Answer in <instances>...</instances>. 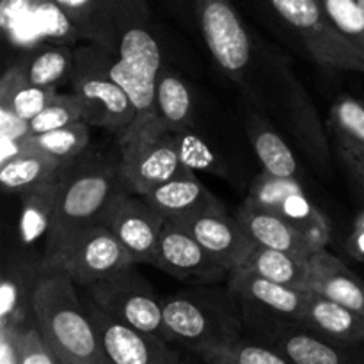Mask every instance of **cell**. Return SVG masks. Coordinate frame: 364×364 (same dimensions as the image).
<instances>
[{"mask_svg":"<svg viewBox=\"0 0 364 364\" xmlns=\"http://www.w3.org/2000/svg\"><path fill=\"white\" fill-rule=\"evenodd\" d=\"M124 191L119 162L82 156L64 167L55 212L43 245L45 267L55 265L78 235L102 224L109 206Z\"/></svg>","mask_w":364,"mask_h":364,"instance_id":"obj_1","label":"cell"},{"mask_svg":"<svg viewBox=\"0 0 364 364\" xmlns=\"http://www.w3.org/2000/svg\"><path fill=\"white\" fill-rule=\"evenodd\" d=\"M32 320L60 364H110L85 302L64 270L45 267L32 301Z\"/></svg>","mask_w":364,"mask_h":364,"instance_id":"obj_2","label":"cell"},{"mask_svg":"<svg viewBox=\"0 0 364 364\" xmlns=\"http://www.w3.org/2000/svg\"><path fill=\"white\" fill-rule=\"evenodd\" d=\"M244 306L230 288L196 284L164 299V340L191 352L244 338Z\"/></svg>","mask_w":364,"mask_h":364,"instance_id":"obj_3","label":"cell"},{"mask_svg":"<svg viewBox=\"0 0 364 364\" xmlns=\"http://www.w3.org/2000/svg\"><path fill=\"white\" fill-rule=\"evenodd\" d=\"M162 70V53L156 39L142 27L124 32L110 66V75L130 98L135 119L127 134L117 139L119 146L162 135L155 116L156 84Z\"/></svg>","mask_w":364,"mask_h":364,"instance_id":"obj_4","label":"cell"},{"mask_svg":"<svg viewBox=\"0 0 364 364\" xmlns=\"http://www.w3.org/2000/svg\"><path fill=\"white\" fill-rule=\"evenodd\" d=\"M116 50L92 43L75 52L71 75V92L80 98L84 117L89 127H100L123 137L135 119L130 98L110 75Z\"/></svg>","mask_w":364,"mask_h":364,"instance_id":"obj_5","label":"cell"},{"mask_svg":"<svg viewBox=\"0 0 364 364\" xmlns=\"http://www.w3.org/2000/svg\"><path fill=\"white\" fill-rule=\"evenodd\" d=\"M323 68L364 73V52L341 36L318 0H269Z\"/></svg>","mask_w":364,"mask_h":364,"instance_id":"obj_6","label":"cell"},{"mask_svg":"<svg viewBox=\"0 0 364 364\" xmlns=\"http://www.w3.org/2000/svg\"><path fill=\"white\" fill-rule=\"evenodd\" d=\"M134 267L87 287V297L110 318L164 338V299Z\"/></svg>","mask_w":364,"mask_h":364,"instance_id":"obj_7","label":"cell"},{"mask_svg":"<svg viewBox=\"0 0 364 364\" xmlns=\"http://www.w3.org/2000/svg\"><path fill=\"white\" fill-rule=\"evenodd\" d=\"M244 323L259 343L277 350L294 364H364V347L336 345L309 333L297 322L244 306Z\"/></svg>","mask_w":364,"mask_h":364,"instance_id":"obj_8","label":"cell"},{"mask_svg":"<svg viewBox=\"0 0 364 364\" xmlns=\"http://www.w3.org/2000/svg\"><path fill=\"white\" fill-rule=\"evenodd\" d=\"M117 162L124 188L141 198L188 171L181 164L176 134H162L121 144Z\"/></svg>","mask_w":364,"mask_h":364,"instance_id":"obj_9","label":"cell"},{"mask_svg":"<svg viewBox=\"0 0 364 364\" xmlns=\"http://www.w3.org/2000/svg\"><path fill=\"white\" fill-rule=\"evenodd\" d=\"M203 38L217 66L231 80L244 84L252 48L247 31L228 0H198Z\"/></svg>","mask_w":364,"mask_h":364,"instance_id":"obj_10","label":"cell"},{"mask_svg":"<svg viewBox=\"0 0 364 364\" xmlns=\"http://www.w3.org/2000/svg\"><path fill=\"white\" fill-rule=\"evenodd\" d=\"M167 220L141 196L121 192L103 217V226L117 238L135 265L155 267L156 247Z\"/></svg>","mask_w":364,"mask_h":364,"instance_id":"obj_11","label":"cell"},{"mask_svg":"<svg viewBox=\"0 0 364 364\" xmlns=\"http://www.w3.org/2000/svg\"><path fill=\"white\" fill-rule=\"evenodd\" d=\"M134 265V259L117 238L103 224H98L78 235L59 262L48 269L64 270L75 284L87 288Z\"/></svg>","mask_w":364,"mask_h":364,"instance_id":"obj_12","label":"cell"},{"mask_svg":"<svg viewBox=\"0 0 364 364\" xmlns=\"http://www.w3.org/2000/svg\"><path fill=\"white\" fill-rule=\"evenodd\" d=\"M89 316L98 333L105 358L110 364H183L176 348L155 334L142 333L110 318L91 299L85 302Z\"/></svg>","mask_w":364,"mask_h":364,"instance_id":"obj_13","label":"cell"},{"mask_svg":"<svg viewBox=\"0 0 364 364\" xmlns=\"http://www.w3.org/2000/svg\"><path fill=\"white\" fill-rule=\"evenodd\" d=\"M155 267L176 279L194 284H213L230 276L185 228L169 220L160 235Z\"/></svg>","mask_w":364,"mask_h":364,"instance_id":"obj_14","label":"cell"},{"mask_svg":"<svg viewBox=\"0 0 364 364\" xmlns=\"http://www.w3.org/2000/svg\"><path fill=\"white\" fill-rule=\"evenodd\" d=\"M174 224L185 228L228 272L244 267L256 245L237 217L230 215L220 203Z\"/></svg>","mask_w":364,"mask_h":364,"instance_id":"obj_15","label":"cell"},{"mask_svg":"<svg viewBox=\"0 0 364 364\" xmlns=\"http://www.w3.org/2000/svg\"><path fill=\"white\" fill-rule=\"evenodd\" d=\"M43 272V258H31L23 252H13L4 258L0 277V326H34L32 301Z\"/></svg>","mask_w":364,"mask_h":364,"instance_id":"obj_16","label":"cell"},{"mask_svg":"<svg viewBox=\"0 0 364 364\" xmlns=\"http://www.w3.org/2000/svg\"><path fill=\"white\" fill-rule=\"evenodd\" d=\"M228 288L237 295L245 308L277 316V318L301 322L308 304V291H299L283 284L272 283L247 269L231 270L226 279Z\"/></svg>","mask_w":364,"mask_h":364,"instance_id":"obj_17","label":"cell"},{"mask_svg":"<svg viewBox=\"0 0 364 364\" xmlns=\"http://www.w3.org/2000/svg\"><path fill=\"white\" fill-rule=\"evenodd\" d=\"M309 294L338 302L364 316V281L338 256L318 249L309 258Z\"/></svg>","mask_w":364,"mask_h":364,"instance_id":"obj_18","label":"cell"},{"mask_svg":"<svg viewBox=\"0 0 364 364\" xmlns=\"http://www.w3.org/2000/svg\"><path fill=\"white\" fill-rule=\"evenodd\" d=\"M299 326L343 347H364V316L338 302L309 294Z\"/></svg>","mask_w":364,"mask_h":364,"instance_id":"obj_19","label":"cell"},{"mask_svg":"<svg viewBox=\"0 0 364 364\" xmlns=\"http://www.w3.org/2000/svg\"><path fill=\"white\" fill-rule=\"evenodd\" d=\"M144 199L169 223H181L219 205L215 196L192 171H183L173 180L159 185Z\"/></svg>","mask_w":364,"mask_h":364,"instance_id":"obj_20","label":"cell"},{"mask_svg":"<svg viewBox=\"0 0 364 364\" xmlns=\"http://www.w3.org/2000/svg\"><path fill=\"white\" fill-rule=\"evenodd\" d=\"M235 217L244 226V230L247 231L256 245L288 252V255H294L297 258L306 259V262H309L311 255L315 252L313 245L277 213L242 203Z\"/></svg>","mask_w":364,"mask_h":364,"instance_id":"obj_21","label":"cell"},{"mask_svg":"<svg viewBox=\"0 0 364 364\" xmlns=\"http://www.w3.org/2000/svg\"><path fill=\"white\" fill-rule=\"evenodd\" d=\"M331 128L341 156L354 174L364 173V102L350 95L338 96L331 109Z\"/></svg>","mask_w":364,"mask_h":364,"instance_id":"obj_22","label":"cell"},{"mask_svg":"<svg viewBox=\"0 0 364 364\" xmlns=\"http://www.w3.org/2000/svg\"><path fill=\"white\" fill-rule=\"evenodd\" d=\"M64 167L68 166L23 144V149L14 159L0 164V185L6 192L23 194L25 191L59 178Z\"/></svg>","mask_w":364,"mask_h":364,"instance_id":"obj_23","label":"cell"},{"mask_svg":"<svg viewBox=\"0 0 364 364\" xmlns=\"http://www.w3.org/2000/svg\"><path fill=\"white\" fill-rule=\"evenodd\" d=\"M59 188L60 176L20 194L21 210L18 233H20V242L23 247H34L41 240L45 245L53 212H55Z\"/></svg>","mask_w":364,"mask_h":364,"instance_id":"obj_24","label":"cell"},{"mask_svg":"<svg viewBox=\"0 0 364 364\" xmlns=\"http://www.w3.org/2000/svg\"><path fill=\"white\" fill-rule=\"evenodd\" d=\"M155 116L162 134H181L192 121V92L178 75L162 70L156 84Z\"/></svg>","mask_w":364,"mask_h":364,"instance_id":"obj_25","label":"cell"},{"mask_svg":"<svg viewBox=\"0 0 364 364\" xmlns=\"http://www.w3.org/2000/svg\"><path fill=\"white\" fill-rule=\"evenodd\" d=\"M272 283L309 294V263L288 252L255 245L244 267Z\"/></svg>","mask_w":364,"mask_h":364,"instance_id":"obj_26","label":"cell"},{"mask_svg":"<svg viewBox=\"0 0 364 364\" xmlns=\"http://www.w3.org/2000/svg\"><path fill=\"white\" fill-rule=\"evenodd\" d=\"M57 95L55 89L31 84L20 64L9 68L0 80V107H6L25 121H32L41 114Z\"/></svg>","mask_w":364,"mask_h":364,"instance_id":"obj_27","label":"cell"},{"mask_svg":"<svg viewBox=\"0 0 364 364\" xmlns=\"http://www.w3.org/2000/svg\"><path fill=\"white\" fill-rule=\"evenodd\" d=\"M276 213L291 224L313 245L315 251L327 249L331 240V223L326 213L306 194V191L291 194Z\"/></svg>","mask_w":364,"mask_h":364,"instance_id":"obj_28","label":"cell"},{"mask_svg":"<svg viewBox=\"0 0 364 364\" xmlns=\"http://www.w3.org/2000/svg\"><path fill=\"white\" fill-rule=\"evenodd\" d=\"M249 135H251L256 156L262 162L265 173L277 178H295V180H299L297 159H295L290 146L284 142V139L277 132L256 121L249 128Z\"/></svg>","mask_w":364,"mask_h":364,"instance_id":"obj_29","label":"cell"},{"mask_svg":"<svg viewBox=\"0 0 364 364\" xmlns=\"http://www.w3.org/2000/svg\"><path fill=\"white\" fill-rule=\"evenodd\" d=\"M89 139H91V127L80 121V123L70 124V127L59 128V130L32 135L23 144L59 160L64 166H70L84 156L89 146Z\"/></svg>","mask_w":364,"mask_h":364,"instance_id":"obj_30","label":"cell"},{"mask_svg":"<svg viewBox=\"0 0 364 364\" xmlns=\"http://www.w3.org/2000/svg\"><path fill=\"white\" fill-rule=\"evenodd\" d=\"M20 68L31 84L57 91L59 85L71 80L75 68V52H71L66 46L39 50L25 63H21Z\"/></svg>","mask_w":364,"mask_h":364,"instance_id":"obj_31","label":"cell"},{"mask_svg":"<svg viewBox=\"0 0 364 364\" xmlns=\"http://www.w3.org/2000/svg\"><path fill=\"white\" fill-rule=\"evenodd\" d=\"M203 364H294L274 348L240 338L224 345H210L194 352Z\"/></svg>","mask_w":364,"mask_h":364,"instance_id":"obj_32","label":"cell"},{"mask_svg":"<svg viewBox=\"0 0 364 364\" xmlns=\"http://www.w3.org/2000/svg\"><path fill=\"white\" fill-rule=\"evenodd\" d=\"M301 191H304L301 180H295V178H277L262 171L255 178V181H252L244 203L255 206V208L276 213L279 206L291 194H297Z\"/></svg>","mask_w":364,"mask_h":364,"instance_id":"obj_33","label":"cell"},{"mask_svg":"<svg viewBox=\"0 0 364 364\" xmlns=\"http://www.w3.org/2000/svg\"><path fill=\"white\" fill-rule=\"evenodd\" d=\"M82 117H84V109H82L80 98L75 92H66V95L59 92L41 114L28 121L31 137L80 123Z\"/></svg>","mask_w":364,"mask_h":364,"instance_id":"obj_34","label":"cell"},{"mask_svg":"<svg viewBox=\"0 0 364 364\" xmlns=\"http://www.w3.org/2000/svg\"><path fill=\"white\" fill-rule=\"evenodd\" d=\"M334 27L364 52V14L358 0H318Z\"/></svg>","mask_w":364,"mask_h":364,"instance_id":"obj_35","label":"cell"},{"mask_svg":"<svg viewBox=\"0 0 364 364\" xmlns=\"http://www.w3.org/2000/svg\"><path fill=\"white\" fill-rule=\"evenodd\" d=\"M178 148H180V159L185 169L188 171H205L210 174H219V176H228L223 162L215 155L212 148L203 141L199 135L185 130L176 134Z\"/></svg>","mask_w":364,"mask_h":364,"instance_id":"obj_36","label":"cell"},{"mask_svg":"<svg viewBox=\"0 0 364 364\" xmlns=\"http://www.w3.org/2000/svg\"><path fill=\"white\" fill-rule=\"evenodd\" d=\"M32 16H34L39 32L43 36H50V38H64L75 28L73 21L70 20L66 11L57 6L53 0H46V2L34 6Z\"/></svg>","mask_w":364,"mask_h":364,"instance_id":"obj_37","label":"cell"},{"mask_svg":"<svg viewBox=\"0 0 364 364\" xmlns=\"http://www.w3.org/2000/svg\"><path fill=\"white\" fill-rule=\"evenodd\" d=\"M20 364H60L36 326H28L21 331Z\"/></svg>","mask_w":364,"mask_h":364,"instance_id":"obj_38","label":"cell"},{"mask_svg":"<svg viewBox=\"0 0 364 364\" xmlns=\"http://www.w3.org/2000/svg\"><path fill=\"white\" fill-rule=\"evenodd\" d=\"M34 11L32 0H2L0 2V25L4 31L14 32Z\"/></svg>","mask_w":364,"mask_h":364,"instance_id":"obj_39","label":"cell"},{"mask_svg":"<svg viewBox=\"0 0 364 364\" xmlns=\"http://www.w3.org/2000/svg\"><path fill=\"white\" fill-rule=\"evenodd\" d=\"M31 137L28 121L21 119L6 107H0V141L20 142L23 144Z\"/></svg>","mask_w":364,"mask_h":364,"instance_id":"obj_40","label":"cell"},{"mask_svg":"<svg viewBox=\"0 0 364 364\" xmlns=\"http://www.w3.org/2000/svg\"><path fill=\"white\" fill-rule=\"evenodd\" d=\"M23 329L0 326V364H20V336Z\"/></svg>","mask_w":364,"mask_h":364,"instance_id":"obj_41","label":"cell"},{"mask_svg":"<svg viewBox=\"0 0 364 364\" xmlns=\"http://www.w3.org/2000/svg\"><path fill=\"white\" fill-rule=\"evenodd\" d=\"M345 251L355 262L364 263V210L355 215L352 230L345 242Z\"/></svg>","mask_w":364,"mask_h":364,"instance_id":"obj_42","label":"cell"},{"mask_svg":"<svg viewBox=\"0 0 364 364\" xmlns=\"http://www.w3.org/2000/svg\"><path fill=\"white\" fill-rule=\"evenodd\" d=\"M53 2L63 7L68 16H70V20L73 21V25H77L82 20V16L89 11L92 0H53Z\"/></svg>","mask_w":364,"mask_h":364,"instance_id":"obj_43","label":"cell"},{"mask_svg":"<svg viewBox=\"0 0 364 364\" xmlns=\"http://www.w3.org/2000/svg\"><path fill=\"white\" fill-rule=\"evenodd\" d=\"M355 178H358V183H359V188H361V196H363V201H364V173L355 174Z\"/></svg>","mask_w":364,"mask_h":364,"instance_id":"obj_44","label":"cell"},{"mask_svg":"<svg viewBox=\"0 0 364 364\" xmlns=\"http://www.w3.org/2000/svg\"><path fill=\"white\" fill-rule=\"evenodd\" d=\"M358 4H359V7H361V11H363V14H364V0H358Z\"/></svg>","mask_w":364,"mask_h":364,"instance_id":"obj_45","label":"cell"},{"mask_svg":"<svg viewBox=\"0 0 364 364\" xmlns=\"http://www.w3.org/2000/svg\"><path fill=\"white\" fill-rule=\"evenodd\" d=\"M183 364H198V363H192V361H185Z\"/></svg>","mask_w":364,"mask_h":364,"instance_id":"obj_46","label":"cell"}]
</instances>
